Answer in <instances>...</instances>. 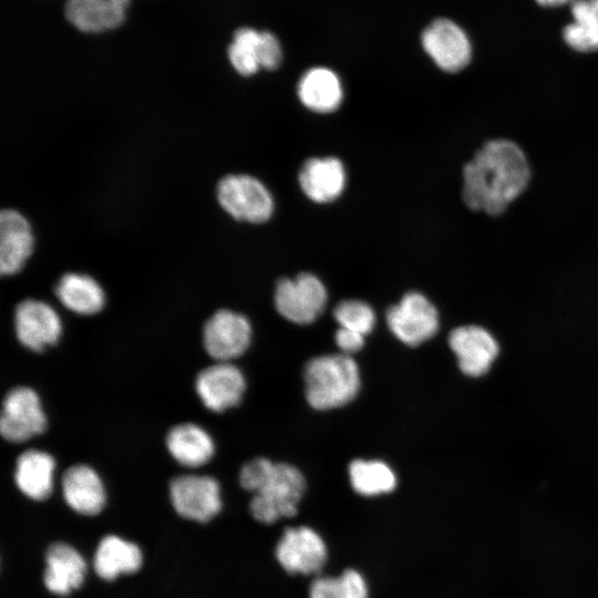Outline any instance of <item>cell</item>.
Instances as JSON below:
<instances>
[{"mask_svg": "<svg viewBox=\"0 0 598 598\" xmlns=\"http://www.w3.org/2000/svg\"><path fill=\"white\" fill-rule=\"evenodd\" d=\"M529 178L520 147L508 140H493L463 167L462 197L472 210L499 215L525 190Z\"/></svg>", "mask_w": 598, "mask_h": 598, "instance_id": "obj_1", "label": "cell"}, {"mask_svg": "<svg viewBox=\"0 0 598 598\" xmlns=\"http://www.w3.org/2000/svg\"><path fill=\"white\" fill-rule=\"evenodd\" d=\"M303 380L306 399L316 410L342 406L360 388L358 365L343 353L312 358L305 367Z\"/></svg>", "mask_w": 598, "mask_h": 598, "instance_id": "obj_2", "label": "cell"}, {"mask_svg": "<svg viewBox=\"0 0 598 598\" xmlns=\"http://www.w3.org/2000/svg\"><path fill=\"white\" fill-rule=\"evenodd\" d=\"M306 491L301 472L292 465L272 463L252 493L249 512L261 524H272L283 517H291L298 511V503Z\"/></svg>", "mask_w": 598, "mask_h": 598, "instance_id": "obj_3", "label": "cell"}, {"mask_svg": "<svg viewBox=\"0 0 598 598\" xmlns=\"http://www.w3.org/2000/svg\"><path fill=\"white\" fill-rule=\"evenodd\" d=\"M219 208L234 220L264 224L274 214L275 202L267 186L246 173H227L214 187Z\"/></svg>", "mask_w": 598, "mask_h": 598, "instance_id": "obj_4", "label": "cell"}, {"mask_svg": "<svg viewBox=\"0 0 598 598\" xmlns=\"http://www.w3.org/2000/svg\"><path fill=\"white\" fill-rule=\"evenodd\" d=\"M167 493L174 512L189 522L207 524L223 511L220 484L210 475L173 476Z\"/></svg>", "mask_w": 598, "mask_h": 598, "instance_id": "obj_5", "label": "cell"}, {"mask_svg": "<svg viewBox=\"0 0 598 598\" xmlns=\"http://www.w3.org/2000/svg\"><path fill=\"white\" fill-rule=\"evenodd\" d=\"M328 293L322 281L310 272L281 278L275 288V306L287 320L297 324L312 323L323 311Z\"/></svg>", "mask_w": 598, "mask_h": 598, "instance_id": "obj_6", "label": "cell"}, {"mask_svg": "<svg viewBox=\"0 0 598 598\" xmlns=\"http://www.w3.org/2000/svg\"><path fill=\"white\" fill-rule=\"evenodd\" d=\"M386 323L403 343L415 347L439 329V315L431 301L416 291L408 292L386 311Z\"/></svg>", "mask_w": 598, "mask_h": 598, "instance_id": "obj_7", "label": "cell"}, {"mask_svg": "<svg viewBox=\"0 0 598 598\" xmlns=\"http://www.w3.org/2000/svg\"><path fill=\"white\" fill-rule=\"evenodd\" d=\"M47 419L34 390L16 386L4 396L0 433L11 443H22L44 432Z\"/></svg>", "mask_w": 598, "mask_h": 598, "instance_id": "obj_8", "label": "cell"}, {"mask_svg": "<svg viewBox=\"0 0 598 598\" xmlns=\"http://www.w3.org/2000/svg\"><path fill=\"white\" fill-rule=\"evenodd\" d=\"M421 43L427 55L443 71L456 73L471 61L472 47L465 31L454 21L439 18L421 34Z\"/></svg>", "mask_w": 598, "mask_h": 598, "instance_id": "obj_9", "label": "cell"}, {"mask_svg": "<svg viewBox=\"0 0 598 598\" xmlns=\"http://www.w3.org/2000/svg\"><path fill=\"white\" fill-rule=\"evenodd\" d=\"M251 327L246 317L219 309L205 322L203 343L206 352L218 362H229L248 348Z\"/></svg>", "mask_w": 598, "mask_h": 598, "instance_id": "obj_10", "label": "cell"}, {"mask_svg": "<svg viewBox=\"0 0 598 598\" xmlns=\"http://www.w3.org/2000/svg\"><path fill=\"white\" fill-rule=\"evenodd\" d=\"M91 569L84 556L72 545L55 540L44 551L43 584L58 597H68L82 587Z\"/></svg>", "mask_w": 598, "mask_h": 598, "instance_id": "obj_11", "label": "cell"}, {"mask_svg": "<svg viewBox=\"0 0 598 598\" xmlns=\"http://www.w3.org/2000/svg\"><path fill=\"white\" fill-rule=\"evenodd\" d=\"M14 330L21 344L32 351H43L59 341L62 332L56 311L47 302L24 299L14 308Z\"/></svg>", "mask_w": 598, "mask_h": 598, "instance_id": "obj_12", "label": "cell"}, {"mask_svg": "<svg viewBox=\"0 0 598 598\" xmlns=\"http://www.w3.org/2000/svg\"><path fill=\"white\" fill-rule=\"evenodd\" d=\"M276 557L288 573L310 575L324 566L327 547L310 527L287 528L276 546Z\"/></svg>", "mask_w": 598, "mask_h": 598, "instance_id": "obj_13", "label": "cell"}, {"mask_svg": "<svg viewBox=\"0 0 598 598\" xmlns=\"http://www.w3.org/2000/svg\"><path fill=\"white\" fill-rule=\"evenodd\" d=\"M35 250V236L30 220L18 209L0 210V275L20 272Z\"/></svg>", "mask_w": 598, "mask_h": 598, "instance_id": "obj_14", "label": "cell"}, {"mask_svg": "<svg viewBox=\"0 0 598 598\" xmlns=\"http://www.w3.org/2000/svg\"><path fill=\"white\" fill-rule=\"evenodd\" d=\"M60 488L63 502L81 516H97L106 506V487L96 471L86 464L68 467L60 478Z\"/></svg>", "mask_w": 598, "mask_h": 598, "instance_id": "obj_15", "label": "cell"}, {"mask_svg": "<svg viewBox=\"0 0 598 598\" xmlns=\"http://www.w3.org/2000/svg\"><path fill=\"white\" fill-rule=\"evenodd\" d=\"M245 388L244 374L229 362H217L203 369L195 380L199 399L214 412H223L239 404Z\"/></svg>", "mask_w": 598, "mask_h": 598, "instance_id": "obj_16", "label": "cell"}, {"mask_svg": "<svg viewBox=\"0 0 598 598\" xmlns=\"http://www.w3.org/2000/svg\"><path fill=\"white\" fill-rule=\"evenodd\" d=\"M448 343L460 369L470 377L484 374L498 353L493 336L477 326H463L451 331Z\"/></svg>", "mask_w": 598, "mask_h": 598, "instance_id": "obj_17", "label": "cell"}, {"mask_svg": "<svg viewBox=\"0 0 598 598\" xmlns=\"http://www.w3.org/2000/svg\"><path fill=\"white\" fill-rule=\"evenodd\" d=\"M298 182L310 200L327 204L343 193L347 172L343 163L337 157H312L301 165Z\"/></svg>", "mask_w": 598, "mask_h": 598, "instance_id": "obj_18", "label": "cell"}, {"mask_svg": "<svg viewBox=\"0 0 598 598\" xmlns=\"http://www.w3.org/2000/svg\"><path fill=\"white\" fill-rule=\"evenodd\" d=\"M143 565L141 547L115 534L103 536L93 555L91 569L104 581L137 573Z\"/></svg>", "mask_w": 598, "mask_h": 598, "instance_id": "obj_19", "label": "cell"}, {"mask_svg": "<svg viewBox=\"0 0 598 598\" xmlns=\"http://www.w3.org/2000/svg\"><path fill=\"white\" fill-rule=\"evenodd\" d=\"M54 458L40 450H27L16 461L13 482L19 493L32 502H45L54 492Z\"/></svg>", "mask_w": 598, "mask_h": 598, "instance_id": "obj_20", "label": "cell"}, {"mask_svg": "<svg viewBox=\"0 0 598 598\" xmlns=\"http://www.w3.org/2000/svg\"><path fill=\"white\" fill-rule=\"evenodd\" d=\"M130 0H66L68 21L85 33H101L121 25Z\"/></svg>", "mask_w": 598, "mask_h": 598, "instance_id": "obj_21", "label": "cell"}, {"mask_svg": "<svg viewBox=\"0 0 598 598\" xmlns=\"http://www.w3.org/2000/svg\"><path fill=\"white\" fill-rule=\"evenodd\" d=\"M297 94L308 110L330 113L338 110L342 103L343 87L338 74L332 70L315 66L301 75Z\"/></svg>", "mask_w": 598, "mask_h": 598, "instance_id": "obj_22", "label": "cell"}, {"mask_svg": "<svg viewBox=\"0 0 598 598\" xmlns=\"http://www.w3.org/2000/svg\"><path fill=\"white\" fill-rule=\"evenodd\" d=\"M166 447L179 465L190 468L208 463L215 450L209 434L194 423L173 426L166 436Z\"/></svg>", "mask_w": 598, "mask_h": 598, "instance_id": "obj_23", "label": "cell"}, {"mask_svg": "<svg viewBox=\"0 0 598 598\" xmlns=\"http://www.w3.org/2000/svg\"><path fill=\"white\" fill-rule=\"evenodd\" d=\"M54 293L66 309L78 315L97 313L105 303L101 285L92 276L82 272H64L55 283Z\"/></svg>", "mask_w": 598, "mask_h": 598, "instance_id": "obj_24", "label": "cell"}, {"mask_svg": "<svg viewBox=\"0 0 598 598\" xmlns=\"http://www.w3.org/2000/svg\"><path fill=\"white\" fill-rule=\"evenodd\" d=\"M574 21L563 29V39L573 50L598 51V0H574L570 3Z\"/></svg>", "mask_w": 598, "mask_h": 598, "instance_id": "obj_25", "label": "cell"}, {"mask_svg": "<svg viewBox=\"0 0 598 598\" xmlns=\"http://www.w3.org/2000/svg\"><path fill=\"white\" fill-rule=\"evenodd\" d=\"M349 478L353 489L364 496L392 492L396 486L393 471L381 461L354 460L349 465Z\"/></svg>", "mask_w": 598, "mask_h": 598, "instance_id": "obj_26", "label": "cell"}, {"mask_svg": "<svg viewBox=\"0 0 598 598\" xmlns=\"http://www.w3.org/2000/svg\"><path fill=\"white\" fill-rule=\"evenodd\" d=\"M261 31L240 28L235 31L227 56L233 69L243 76H251L260 69Z\"/></svg>", "mask_w": 598, "mask_h": 598, "instance_id": "obj_27", "label": "cell"}, {"mask_svg": "<svg viewBox=\"0 0 598 598\" xmlns=\"http://www.w3.org/2000/svg\"><path fill=\"white\" fill-rule=\"evenodd\" d=\"M310 598H368V586L360 573L344 570L339 577H319L309 590Z\"/></svg>", "mask_w": 598, "mask_h": 598, "instance_id": "obj_28", "label": "cell"}, {"mask_svg": "<svg viewBox=\"0 0 598 598\" xmlns=\"http://www.w3.org/2000/svg\"><path fill=\"white\" fill-rule=\"evenodd\" d=\"M333 317L340 327L360 332L363 336L370 333L375 323L372 308L357 299L339 302L334 307Z\"/></svg>", "mask_w": 598, "mask_h": 598, "instance_id": "obj_29", "label": "cell"}, {"mask_svg": "<svg viewBox=\"0 0 598 598\" xmlns=\"http://www.w3.org/2000/svg\"><path fill=\"white\" fill-rule=\"evenodd\" d=\"M282 60V49L277 37L269 31H261L260 66L264 70L277 69Z\"/></svg>", "mask_w": 598, "mask_h": 598, "instance_id": "obj_30", "label": "cell"}, {"mask_svg": "<svg viewBox=\"0 0 598 598\" xmlns=\"http://www.w3.org/2000/svg\"><path fill=\"white\" fill-rule=\"evenodd\" d=\"M336 344L341 353L350 355L364 346V336L360 332L340 327L334 336Z\"/></svg>", "mask_w": 598, "mask_h": 598, "instance_id": "obj_31", "label": "cell"}, {"mask_svg": "<svg viewBox=\"0 0 598 598\" xmlns=\"http://www.w3.org/2000/svg\"><path fill=\"white\" fill-rule=\"evenodd\" d=\"M542 7H559L571 3L574 0H535Z\"/></svg>", "mask_w": 598, "mask_h": 598, "instance_id": "obj_32", "label": "cell"}]
</instances>
